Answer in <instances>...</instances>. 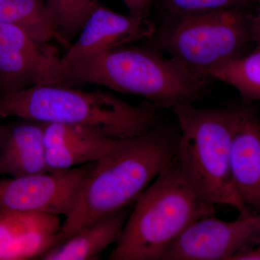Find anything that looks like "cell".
<instances>
[{
  "label": "cell",
  "instance_id": "6da1fadb",
  "mask_svg": "<svg viewBox=\"0 0 260 260\" xmlns=\"http://www.w3.org/2000/svg\"><path fill=\"white\" fill-rule=\"evenodd\" d=\"M178 140L179 129L159 124L145 134L121 140L110 153L94 162L73 209L65 217L57 244L99 219L134 204L174 161Z\"/></svg>",
  "mask_w": 260,
  "mask_h": 260
},
{
  "label": "cell",
  "instance_id": "7a4b0ae2",
  "mask_svg": "<svg viewBox=\"0 0 260 260\" xmlns=\"http://www.w3.org/2000/svg\"><path fill=\"white\" fill-rule=\"evenodd\" d=\"M158 107L132 105L105 92L69 85H37L0 95V117L87 126L116 139L145 134L160 124Z\"/></svg>",
  "mask_w": 260,
  "mask_h": 260
},
{
  "label": "cell",
  "instance_id": "3957f363",
  "mask_svg": "<svg viewBox=\"0 0 260 260\" xmlns=\"http://www.w3.org/2000/svg\"><path fill=\"white\" fill-rule=\"evenodd\" d=\"M65 73L70 83L96 84L145 98L157 107L196 102L210 80L150 46L116 48Z\"/></svg>",
  "mask_w": 260,
  "mask_h": 260
},
{
  "label": "cell",
  "instance_id": "277c9868",
  "mask_svg": "<svg viewBox=\"0 0 260 260\" xmlns=\"http://www.w3.org/2000/svg\"><path fill=\"white\" fill-rule=\"evenodd\" d=\"M215 207L197 194L175 158L135 202L109 259L160 260L189 225L213 215Z\"/></svg>",
  "mask_w": 260,
  "mask_h": 260
},
{
  "label": "cell",
  "instance_id": "5b68a950",
  "mask_svg": "<svg viewBox=\"0 0 260 260\" xmlns=\"http://www.w3.org/2000/svg\"><path fill=\"white\" fill-rule=\"evenodd\" d=\"M179 129L177 161L183 176L203 201L247 211L239 200L231 174L233 136L240 109L198 108L193 104L172 107Z\"/></svg>",
  "mask_w": 260,
  "mask_h": 260
},
{
  "label": "cell",
  "instance_id": "8992f818",
  "mask_svg": "<svg viewBox=\"0 0 260 260\" xmlns=\"http://www.w3.org/2000/svg\"><path fill=\"white\" fill-rule=\"evenodd\" d=\"M251 19L243 8L167 19L148 40L150 47L204 75L207 70L244 54L253 42Z\"/></svg>",
  "mask_w": 260,
  "mask_h": 260
},
{
  "label": "cell",
  "instance_id": "52a82bcc",
  "mask_svg": "<svg viewBox=\"0 0 260 260\" xmlns=\"http://www.w3.org/2000/svg\"><path fill=\"white\" fill-rule=\"evenodd\" d=\"M37 85H69L55 48L0 22V95Z\"/></svg>",
  "mask_w": 260,
  "mask_h": 260
},
{
  "label": "cell",
  "instance_id": "ba28073f",
  "mask_svg": "<svg viewBox=\"0 0 260 260\" xmlns=\"http://www.w3.org/2000/svg\"><path fill=\"white\" fill-rule=\"evenodd\" d=\"M260 244V213L223 220L213 215L189 225L164 251L160 260H233Z\"/></svg>",
  "mask_w": 260,
  "mask_h": 260
},
{
  "label": "cell",
  "instance_id": "9c48e42d",
  "mask_svg": "<svg viewBox=\"0 0 260 260\" xmlns=\"http://www.w3.org/2000/svg\"><path fill=\"white\" fill-rule=\"evenodd\" d=\"M95 162V161H94ZM64 170L0 179V208L68 216L93 162Z\"/></svg>",
  "mask_w": 260,
  "mask_h": 260
},
{
  "label": "cell",
  "instance_id": "30bf717a",
  "mask_svg": "<svg viewBox=\"0 0 260 260\" xmlns=\"http://www.w3.org/2000/svg\"><path fill=\"white\" fill-rule=\"evenodd\" d=\"M155 29L156 25L148 18L120 14L99 5L61 56V65L65 70L88 62L116 48L148 39Z\"/></svg>",
  "mask_w": 260,
  "mask_h": 260
},
{
  "label": "cell",
  "instance_id": "8fae6325",
  "mask_svg": "<svg viewBox=\"0 0 260 260\" xmlns=\"http://www.w3.org/2000/svg\"><path fill=\"white\" fill-rule=\"evenodd\" d=\"M59 215L0 208V260L39 259L59 241Z\"/></svg>",
  "mask_w": 260,
  "mask_h": 260
},
{
  "label": "cell",
  "instance_id": "7c38bea8",
  "mask_svg": "<svg viewBox=\"0 0 260 260\" xmlns=\"http://www.w3.org/2000/svg\"><path fill=\"white\" fill-rule=\"evenodd\" d=\"M44 124V143L49 170H64L96 161L123 139L110 138L87 126Z\"/></svg>",
  "mask_w": 260,
  "mask_h": 260
},
{
  "label": "cell",
  "instance_id": "4fadbf2b",
  "mask_svg": "<svg viewBox=\"0 0 260 260\" xmlns=\"http://www.w3.org/2000/svg\"><path fill=\"white\" fill-rule=\"evenodd\" d=\"M230 167L242 205L247 211L260 213V119L249 108H241L233 136Z\"/></svg>",
  "mask_w": 260,
  "mask_h": 260
},
{
  "label": "cell",
  "instance_id": "5bb4252c",
  "mask_svg": "<svg viewBox=\"0 0 260 260\" xmlns=\"http://www.w3.org/2000/svg\"><path fill=\"white\" fill-rule=\"evenodd\" d=\"M20 119L2 126L0 177H18L50 172L46 161L44 124Z\"/></svg>",
  "mask_w": 260,
  "mask_h": 260
},
{
  "label": "cell",
  "instance_id": "9a60e30c",
  "mask_svg": "<svg viewBox=\"0 0 260 260\" xmlns=\"http://www.w3.org/2000/svg\"><path fill=\"white\" fill-rule=\"evenodd\" d=\"M130 208H125L80 229L42 254L41 260H93L117 242Z\"/></svg>",
  "mask_w": 260,
  "mask_h": 260
},
{
  "label": "cell",
  "instance_id": "2e32d148",
  "mask_svg": "<svg viewBox=\"0 0 260 260\" xmlns=\"http://www.w3.org/2000/svg\"><path fill=\"white\" fill-rule=\"evenodd\" d=\"M0 22L23 29L38 42L54 39L64 47L44 0H0Z\"/></svg>",
  "mask_w": 260,
  "mask_h": 260
},
{
  "label": "cell",
  "instance_id": "e0dca14e",
  "mask_svg": "<svg viewBox=\"0 0 260 260\" xmlns=\"http://www.w3.org/2000/svg\"><path fill=\"white\" fill-rule=\"evenodd\" d=\"M205 76L230 85L249 101H260V46L252 52L207 70Z\"/></svg>",
  "mask_w": 260,
  "mask_h": 260
},
{
  "label": "cell",
  "instance_id": "ac0fdd59",
  "mask_svg": "<svg viewBox=\"0 0 260 260\" xmlns=\"http://www.w3.org/2000/svg\"><path fill=\"white\" fill-rule=\"evenodd\" d=\"M99 0H46L56 31L68 49L85 21L99 6Z\"/></svg>",
  "mask_w": 260,
  "mask_h": 260
},
{
  "label": "cell",
  "instance_id": "d6986e66",
  "mask_svg": "<svg viewBox=\"0 0 260 260\" xmlns=\"http://www.w3.org/2000/svg\"><path fill=\"white\" fill-rule=\"evenodd\" d=\"M246 0H153L164 20L211 10L243 8Z\"/></svg>",
  "mask_w": 260,
  "mask_h": 260
},
{
  "label": "cell",
  "instance_id": "ffe728a7",
  "mask_svg": "<svg viewBox=\"0 0 260 260\" xmlns=\"http://www.w3.org/2000/svg\"><path fill=\"white\" fill-rule=\"evenodd\" d=\"M129 11V14L138 18H148L153 0H121Z\"/></svg>",
  "mask_w": 260,
  "mask_h": 260
},
{
  "label": "cell",
  "instance_id": "44dd1931",
  "mask_svg": "<svg viewBox=\"0 0 260 260\" xmlns=\"http://www.w3.org/2000/svg\"><path fill=\"white\" fill-rule=\"evenodd\" d=\"M251 27L253 42L260 46V0H258L255 14L251 15Z\"/></svg>",
  "mask_w": 260,
  "mask_h": 260
},
{
  "label": "cell",
  "instance_id": "7402d4cb",
  "mask_svg": "<svg viewBox=\"0 0 260 260\" xmlns=\"http://www.w3.org/2000/svg\"><path fill=\"white\" fill-rule=\"evenodd\" d=\"M233 260H260V244L242 251Z\"/></svg>",
  "mask_w": 260,
  "mask_h": 260
},
{
  "label": "cell",
  "instance_id": "603a6c76",
  "mask_svg": "<svg viewBox=\"0 0 260 260\" xmlns=\"http://www.w3.org/2000/svg\"><path fill=\"white\" fill-rule=\"evenodd\" d=\"M2 126H3V125H2L1 124H0V135H1Z\"/></svg>",
  "mask_w": 260,
  "mask_h": 260
},
{
  "label": "cell",
  "instance_id": "cb8c5ba5",
  "mask_svg": "<svg viewBox=\"0 0 260 260\" xmlns=\"http://www.w3.org/2000/svg\"><path fill=\"white\" fill-rule=\"evenodd\" d=\"M44 1H46V0H44Z\"/></svg>",
  "mask_w": 260,
  "mask_h": 260
}]
</instances>
